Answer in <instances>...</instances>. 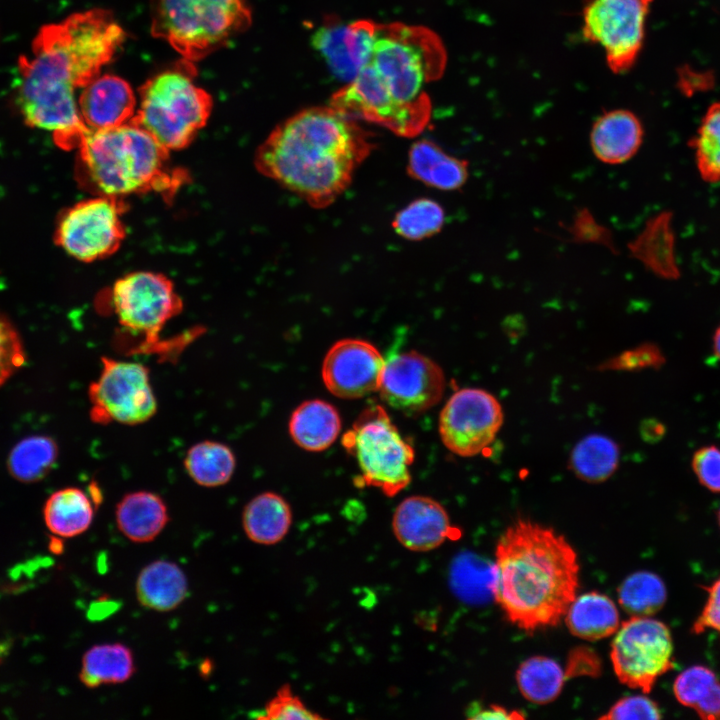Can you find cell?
<instances>
[{
  "label": "cell",
  "mask_w": 720,
  "mask_h": 720,
  "mask_svg": "<svg viewBox=\"0 0 720 720\" xmlns=\"http://www.w3.org/2000/svg\"><path fill=\"white\" fill-rule=\"evenodd\" d=\"M126 33L112 13L91 9L43 26L18 60L16 103L24 122L49 131L63 149L77 148L90 130L76 91L100 75Z\"/></svg>",
  "instance_id": "cell-1"
},
{
  "label": "cell",
  "mask_w": 720,
  "mask_h": 720,
  "mask_svg": "<svg viewBox=\"0 0 720 720\" xmlns=\"http://www.w3.org/2000/svg\"><path fill=\"white\" fill-rule=\"evenodd\" d=\"M446 63L445 46L429 28L377 23L368 61L333 94L329 105L398 136H417L432 115L425 88L442 76Z\"/></svg>",
  "instance_id": "cell-2"
},
{
  "label": "cell",
  "mask_w": 720,
  "mask_h": 720,
  "mask_svg": "<svg viewBox=\"0 0 720 720\" xmlns=\"http://www.w3.org/2000/svg\"><path fill=\"white\" fill-rule=\"evenodd\" d=\"M357 120L331 105L305 108L277 125L255 154L256 169L313 208L331 205L375 148Z\"/></svg>",
  "instance_id": "cell-3"
},
{
  "label": "cell",
  "mask_w": 720,
  "mask_h": 720,
  "mask_svg": "<svg viewBox=\"0 0 720 720\" xmlns=\"http://www.w3.org/2000/svg\"><path fill=\"white\" fill-rule=\"evenodd\" d=\"M579 572L577 553L564 536L520 518L497 541L491 591L512 624L533 632L564 618Z\"/></svg>",
  "instance_id": "cell-4"
},
{
  "label": "cell",
  "mask_w": 720,
  "mask_h": 720,
  "mask_svg": "<svg viewBox=\"0 0 720 720\" xmlns=\"http://www.w3.org/2000/svg\"><path fill=\"white\" fill-rule=\"evenodd\" d=\"M77 149L82 179L97 195L121 199L148 191L175 192L186 177L168 164L170 151L132 120L89 130Z\"/></svg>",
  "instance_id": "cell-5"
},
{
  "label": "cell",
  "mask_w": 720,
  "mask_h": 720,
  "mask_svg": "<svg viewBox=\"0 0 720 720\" xmlns=\"http://www.w3.org/2000/svg\"><path fill=\"white\" fill-rule=\"evenodd\" d=\"M196 72L195 63L182 59L139 88L132 121L169 151L190 145L212 112V97L195 83Z\"/></svg>",
  "instance_id": "cell-6"
},
{
  "label": "cell",
  "mask_w": 720,
  "mask_h": 720,
  "mask_svg": "<svg viewBox=\"0 0 720 720\" xmlns=\"http://www.w3.org/2000/svg\"><path fill=\"white\" fill-rule=\"evenodd\" d=\"M249 0H151V34L196 63L249 28Z\"/></svg>",
  "instance_id": "cell-7"
},
{
  "label": "cell",
  "mask_w": 720,
  "mask_h": 720,
  "mask_svg": "<svg viewBox=\"0 0 720 720\" xmlns=\"http://www.w3.org/2000/svg\"><path fill=\"white\" fill-rule=\"evenodd\" d=\"M342 444L357 460L363 484L393 497L410 483L414 449L382 406L363 410L343 436Z\"/></svg>",
  "instance_id": "cell-8"
},
{
  "label": "cell",
  "mask_w": 720,
  "mask_h": 720,
  "mask_svg": "<svg viewBox=\"0 0 720 720\" xmlns=\"http://www.w3.org/2000/svg\"><path fill=\"white\" fill-rule=\"evenodd\" d=\"M673 640L668 626L650 616H631L620 624L610 658L618 680L643 693L674 668Z\"/></svg>",
  "instance_id": "cell-9"
},
{
  "label": "cell",
  "mask_w": 720,
  "mask_h": 720,
  "mask_svg": "<svg viewBox=\"0 0 720 720\" xmlns=\"http://www.w3.org/2000/svg\"><path fill=\"white\" fill-rule=\"evenodd\" d=\"M101 364L98 378L88 388L91 420L102 425H138L151 419L157 400L148 367L107 356L101 358Z\"/></svg>",
  "instance_id": "cell-10"
},
{
  "label": "cell",
  "mask_w": 720,
  "mask_h": 720,
  "mask_svg": "<svg viewBox=\"0 0 720 720\" xmlns=\"http://www.w3.org/2000/svg\"><path fill=\"white\" fill-rule=\"evenodd\" d=\"M120 200L97 195L65 210L55 230L56 244L86 263L113 255L126 237Z\"/></svg>",
  "instance_id": "cell-11"
},
{
  "label": "cell",
  "mask_w": 720,
  "mask_h": 720,
  "mask_svg": "<svg viewBox=\"0 0 720 720\" xmlns=\"http://www.w3.org/2000/svg\"><path fill=\"white\" fill-rule=\"evenodd\" d=\"M110 296L118 323L149 344L157 342L160 331L183 309L173 282L152 271L125 274L114 282Z\"/></svg>",
  "instance_id": "cell-12"
},
{
  "label": "cell",
  "mask_w": 720,
  "mask_h": 720,
  "mask_svg": "<svg viewBox=\"0 0 720 720\" xmlns=\"http://www.w3.org/2000/svg\"><path fill=\"white\" fill-rule=\"evenodd\" d=\"M652 0H590L583 9L584 38L605 52L614 73L627 71L642 48Z\"/></svg>",
  "instance_id": "cell-13"
},
{
  "label": "cell",
  "mask_w": 720,
  "mask_h": 720,
  "mask_svg": "<svg viewBox=\"0 0 720 720\" xmlns=\"http://www.w3.org/2000/svg\"><path fill=\"white\" fill-rule=\"evenodd\" d=\"M503 422V407L497 397L482 388H462L443 406L439 434L449 451L473 457L493 443Z\"/></svg>",
  "instance_id": "cell-14"
},
{
  "label": "cell",
  "mask_w": 720,
  "mask_h": 720,
  "mask_svg": "<svg viewBox=\"0 0 720 720\" xmlns=\"http://www.w3.org/2000/svg\"><path fill=\"white\" fill-rule=\"evenodd\" d=\"M445 387V374L436 362L419 352L406 351L385 360L378 391L391 407L419 414L441 400Z\"/></svg>",
  "instance_id": "cell-15"
},
{
  "label": "cell",
  "mask_w": 720,
  "mask_h": 720,
  "mask_svg": "<svg viewBox=\"0 0 720 720\" xmlns=\"http://www.w3.org/2000/svg\"><path fill=\"white\" fill-rule=\"evenodd\" d=\"M384 366V358L371 343L341 339L325 355L322 379L333 395L357 399L379 390Z\"/></svg>",
  "instance_id": "cell-16"
},
{
  "label": "cell",
  "mask_w": 720,
  "mask_h": 720,
  "mask_svg": "<svg viewBox=\"0 0 720 720\" xmlns=\"http://www.w3.org/2000/svg\"><path fill=\"white\" fill-rule=\"evenodd\" d=\"M392 531L406 549L427 552L454 536L455 528L441 503L428 496L413 495L396 507Z\"/></svg>",
  "instance_id": "cell-17"
},
{
  "label": "cell",
  "mask_w": 720,
  "mask_h": 720,
  "mask_svg": "<svg viewBox=\"0 0 720 720\" xmlns=\"http://www.w3.org/2000/svg\"><path fill=\"white\" fill-rule=\"evenodd\" d=\"M77 103L80 116L90 130L108 129L130 122L138 104L130 84L111 74L98 75L81 89Z\"/></svg>",
  "instance_id": "cell-18"
},
{
  "label": "cell",
  "mask_w": 720,
  "mask_h": 720,
  "mask_svg": "<svg viewBox=\"0 0 720 720\" xmlns=\"http://www.w3.org/2000/svg\"><path fill=\"white\" fill-rule=\"evenodd\" d=\"M644 129L639 118L626 109L603 113L593 123L590 145L594 156L609 165L632 159L640 149Z\"/></svg>",
  "instance_id": "cell-19"
},
{
  "label": "cell",
  "mask_w": 720,
  "mask_h": 720,
  "mask_svg": "<svg viewBox=\"0 0 720 720\" xmlns=\"http://www.w3.org/2000/svg\"><path fill=\"white\" fill-rule=\"evenodd\" d=\"M118 530L134 543L153 541L169 522V512L162 497L150 491L125 494L116 505Z\"/></svg>",
  "instance_id": "cell-20"
},
{
  "label": "cell",
  "mask_w": 720,
  "mask_h": 720,
  "mask_svg": "<svg viewBox=\"0 0 720 720\" xmlns=\"http://www.w3.org/2000/svg\"><path fill=\"white\" fill-rule=\"evenodd\" d=\"M135 591L141 606L158 612H169L187 598L189 583L177 563L159 559L142 568L136 579Z\"/></svg>",
  "instance_id": "cell-21"
},
{
  "label": "cell",
  "mask_w": 720,
  "mask_h": 720,
  "mask_svg": "<svg viewBox=\"0 0 720 720\" xmlns=\"http://www.w3.org/2000/svg\"><path fill=\"white\" fill-rule=\"evenodd\" d=\"M407 170L416 180L443 191L460 189L469 176L467 161L449 155L426 139L411 146Z\"/></svg>",
  "instance_id": "cell-22"
},
{
  "label": "cell",
  "mask_w": 720,
  "mask_h": 720,
  "mask_svg": "<svg viewBox=\"0 0 720 720\" xmlns=\"http://www.w3.org/2000/svg\"><path fill=\"white\" fill-rule=\"evenodd\" d=\"M671 220V213L666 211L655 215L628 246L635 259L650 272L667 280L677 279L680 274Z\"/></svg>",
  "instance_id": "cell-23"
},
{
  "label": "cell",
  "mask_w": 720,
  "mask_h": 720,
  "mask_svg": "<svg viewBox=\"0 0 720 720\" xmlns=\"http://www.w3.org/2000/svg\"><path fill=\"white\" fill-rule=\"evenodd\" d=\"M292 523L288 502L275 492L253 497L242 512V527L247 538L260 545H274L287 535Z\"/></svg>",
  "instance_id": "cell-24"
},
{
  "label": "cell",
  "mask_w": 720,
  "mask_h": 720,
  "mask_svg": "<svg viewBox=\"0 0 720 720\" xmlns=\"http://www.w3.org/2000/svg\"><path fill=\"white\" fill-rule=\"evenodd\" d=\"M341 419L335 407L315 399L301 403L291 414L289 433L293 441L308 451H322L336 440Z\"/></svg>",
  "instance_id": "cell-25"
},
{
  "label": "cell",
  "mask_w": 720,
  "mask_h": 720,
  "mask_svg": "<svg viewBox=\"0 0 720 720\" xmlns=\"http://www.w3.org/2000/svg\"><path fill=\"white\" fill-rule=\"evenodd\" d=\"M564 619L574 636L588 641L615 634L621 624L619 611L613 600L596 591L576 596Z\"/></svg>",
  "instance_id": "cell-26"
},
{
  "label": "cell",
  "mask_w": 720,
  "mask_h": 720,
  "mask_svg": "<svg viewBox=\"0 0 720 720\" xmlns=\"http://www.w3.org/2000/svg\"><path fill=\"white\" fill-rule=\"evenodd\" d=\"M92 497L77 487L53 493L45 503L43 515L47 528L56 536L71 538L84 533L94 518Z\"/></svg>",
  "instance_id": "cell-27"
},
{
  "label": "cell",
  "mask_w": 720,
  "mask_h": 720,
  "mask_svg": "<svg viewBox=\"0 0 720 720\" xmlns=\"http://www.w3.org/2000/svg\"><path fill=\"white\" fill-rule=\"evenodd\" d=\"M131 649L122 643H103L89 648L82 658L79 679L87 688L121 684L135 673Z\"/></svg>",
  "instance_id": "cell-28"
},
{
  "label": "cell",
  "mask_w": 720,
  "mask_h": 720,
  "mask_svg": "<svg viewBox=\"0 0 720 720\" xmlns=\"http://www.w3.org/2000/svg\"><path fill=\"white\" fill-rule=\"evenodd\" d=\"M673 693L702 719L720 720V680L708 667L693 665L682 671L675 678Z\"/></svg>",
  "instance_id": "cell-29"
},
{
  "label": "cell",
  "mask_w": 720,
  "mask_h": 720,
  "mask_svg": "<svg viewBox=\"0 0 720 720\" xmlns=\"http://www.w3.org/2000/svg\"><path fill=\"white\" fill-rule=\"evenodd\" d=\"M184 467L190 478L202 487H219L228 483L236 468V458L229 446L212 440L192 445L186 452Z\"/></svg>",
  "instance_id": "cell-30"
},
{
  "label": "cell",
  "mask_w": 720,
  "mask_h": 720,
  "mask_svg": "<svg viewBox=\"0 0 720 720\" xmlns=\"http://www.w3.org/2000/svg\"><path fill=\"white\" fill-rule=\"evenodd\" d=\"M620 460L617 443L602 434H590L573 448L569 465L582 481L600 483L616 471Z\"/></svg>",
  "instance_id": "cell-31"
},
{
  "label": "cell",
  "mask_w": 720,
  "mask_h": 720,
  "mask_svg": "<svg viewBox=\"0 0 720 720\" xmlns=\"http://www.w3.org/2000/svg\"><path fill=\"white\" fill-rule=\"evenodd\" d=\"M58 458L57 443L48 436L35 435L19 441L11 450L7 467L11 476L24 483L42 480Z\"/></svg>",
  "instance_id": "cell-32"
},
{
  "label": "cell",
  "mask_w": 720,
  "mask_h": 720,
  "mask_svg": "<svg viewBox=\"0 0 720 720\" xmlns=\"http://www.w3.org/2000/svg\"><path fill=\"white\" fill-rule=\"evenodd\" d=\"M516 681L525 699L543 705L559 696L565 682V673L554 659L532 656L519 665Z\"/></svg>",
  "instance_id": "cell-33"
},
{
  "label": "cell",
  "mask_w": 720,
  "mask_h": 720,
  "mask_svg": "<svg viewBox=\"0 0 720 720\" xmlns=\"http://www.w3.org/2000/svg\"><path fill=\"white\" fill-rule=\"evenodd\" d=\"M346 31V23L337 16H328L314 30L311 43L330 72L347 83L356 76L358 68L351 57Z\"/></svg>",
  "instance_id": "cell-34"
},
{
  "label": "cell",
  "mask_w": 720,
  "mask_h": 720,
  "mask_svg": "<svg viewBox=\"0 0 720 720\" xmlns=\"http://www.w3.org/2000/svg\"><path fill=\"white\" fill-rule=\"evenodd\" d=\"M666 599L663 580L650 571H637L618 587L619 604L631 616H651L662 609Z\"/></svg>",
  "instance_id": "cell-35"
},
{
  "label": "cell",
  "mask_w": 720,
  "mask_h": 720,
  "mask_svg": "<svg viewBox=\"0 0 720 720\" xmlns=\"http://www.w3.org/2000/svg\"><path fill=\"white\" fill-rule=\"evenodd\" d=\"M700 177L707 183L720 181V101L706 110L690 141Z\"/></svg>",
  "instance_id": "cell-36"
},
{
  "label": "cell",
  "mask_w": 720,
  "mask_h": 720,
  "mask_svg": "<svg viewBox=\"0 0 720 720\" xmlns=\"http://www.w3.org/2000/svg\"><path fill=\"white\" fill-rule=\"evenodd\" d=\"M445 213L439 203L421 198L400 210L392 221L394 231L408 240H422L442 229Z\"/></svg>",
  "instance_id": "cell-37"
},
{
  "label": "cell",
  "mask_w": 720,
  "mask_h": 720,
  "mask_svg": "<svg viewBox=\"0 0 720 720\" xmlns=\"http://www.w3.org/2000/svg\"><path fill=\"white\" fill-rule=\"evenodd\" d=\"M258 719L265 720H317L323 717L309 708L293 693L289 684H284L277 690L265 705Z\"/></svg>",
  "instance_id": "cell-38"
},
{
  "label": "cell",
  "mask_w": 720,
  "mask_h": 720,
  "mask_svg": "<svg viewBox=\"0 0 720 720\" xmlns=\"http://www.w3.org/2000/svg\"><path fill=\"white\" fill-rule=\"evenodd\" d=\"M26 361L21 337L12 323L0 313V386Z\"/></svg>",
  "instance_id": "cell-39"
},
{
  "label": "cell",
  "mask_w": 720,
  "mask_h": 720,
  "mask_svg": "<svg viewBox=\"0 0 720 720\" xmlns=\"http://www.w3.org/2000/svg\"><path fill=\"white\" fill-rule=\"evenodd\" d=\"M656 702L644 695H633L618 700L600 719H660Z\"/></svg>",
  "instance_id": "cell-40"
},
{
  "label": "cell",
  "mask_w": 720,
  "mask_h": 720,
  "mask_svg": "<svg viewBox=\"0 0 720 720\" xmlns=\"http://www.w3.org/2000/svg\"><path fill=\"white\" fill-rule=\"evenodd\" d=\"M692 469L708 490L720 493V449L714 445L698 449L692 457Z\"/></svg>",
  "instance_id": "cell-41"
},
{
  "label": "cell",
  "mask_w": 720,
  "mask_h": 720,
  "mask_svg": "<svg viewBox=\"0 0 720 720\" xmlns=\"http://www.w3.org/2000/svg\"><path fill=\"white\" fill-rule=\"evenodd\" d=\"M707 592V601L693 622L691 632L701 634L707 630L720 634V577L708 586H701Z\"/></svg>",
  "instance_id": "cell-42"
},
{
  "label": "cell",
  "mask_w": 720,
  "mask_h": 720,
  "mask_svg": "<svg viewBox=\"0 0 720 720\" xmlns=\"http://www.w3.org/2000/svg\"><path fill=\"white\" fill-rule=\"evenodd\" d=\"M570 233L575 241L597 243L613 248L611 235L608 230L600 225L588 210H580L571 227Z\"/></svg>",
  "instance_id": "cell-43"
},
{
  "label": "cell",
  "mask_w": 720,
  "mask_h": 720,
  "mask_svg": "<svg viewBox=\"0 0 720 720\" xmlns=\"http://www.w3.org/2000/svg\"><path fill=\"white\" fill-rule=\"evenodd\" d=\"M625 363L629 368L660 367L665 358L660 349L653 344L638 347L625 356Z\"/></svg>",
  "instance_id": "cell-44"
},
{
  "label": "cell",
  "mask_w": 720,
  "mask_h": 720,
  "mask_svg": "<svg viewBox=\"0 0 720 720\" xmlns=\"http://www.w3.org/2000/svg\"><path fill=\"white\" fill-rule=\"evenodd\" d=\"M469 719H523L525 716L518 710H509L503 706L491 704L484 706L472 703L466 710Z\"/></svg>",
  "instance_id": "cell-45"
},
{
  "label": "cell",
  "mask_w": 720,
  "mask_h": 720,
  "mask_svg": "<svg viewBox=\"0 0 720 720\" xmlns=\"http://www.w3.org/2000/svg\"><path fill=\"white\" fill-rule=\"evenodd\" d=\"M118 608V603L103 596L91 604L88 616L93 620H100L112 614Z\"/></svg>",
  "instance_id": "cell-46"
},
{
  "label": "cell",
  "mask_w": 720,
  "mask_h": 720,
  "mask_svg": "<svg viewBox=\"0 0 720 720\" xmlns=\"http://www.w3.org/2000/svg\"><path fill=\"white\" fill-rule=\"evenodd\" d=\"M642 436L647 441H656L663 437L665 433V427L662 423L649 419L642 424L641 428Z\"/></svg>",
  "instance_id": "cell-47"
},
{
  "label": "cell",
  "mask_w": 720,
  "mask_h": 720,
  "mask_svg": "<svg viewBox=\"0 0 720 720\" xmlns=\"http://www.w3.org/2000/svg\"><path fill=\"white\" fill-rule=\"evenodd\" d=\"M713 351L717 358L720 359V325L713 335Z\"/></svg>",
  "instance_id": "cell-48"
},
{
  "label": "cell",
  "mask_w": 720,
  "mask_h": 720,
  "mask_svg": "<svg viewBox=\"0 0 720 720\" xmlns=\"http://www.w3.org/2000/svg\"><path fill=\"white\" fill-rule=\"evenodd\" d=\"M718 523H719V527H720V509L718 511Z\"/></svg>",
  "instance_id": "cell-49"
}]
</instances>
